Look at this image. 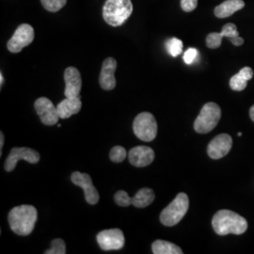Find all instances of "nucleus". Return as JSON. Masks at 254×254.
Segmentation results:
<instances>
[{"mask_svg":"<svg viewBox=\"0 0 254 254\" xmlns=\"http://www.w3.org/2000/svg\"><path fill=\"white\" fill-rule=\"evenodd\" d=\"M38 218L37 209L32 205H19L9 211V227L18 236H28L32 233Z\"/></svg>","mask_w":254,"mask_h":254,"instance_id":"1","label":"nucleus"},{"mask_svg":"<svg viewBox=\"0 0 254 254\" xmlns=\"http://www.w3.org/2000/svg\"><path fill=\"white\" fill-rule=\"evenodd\" d=\"M212 226L218 236L242 235L248 229L246 218L230 210H220L212 219Z\"/></svg>","mask_w":254,"mask_h":254,"instance_id":"2","label":"nucleus"},{"mask_svg":"<svg viewBox=\"0 0 254 254\" xmlns=\"http://www.w3.org/2000/svg\"><path fill=\"white\" fill-rule=\"evenodd\" d=\"M133 12L131 0H107L103 9V17L112 27L122 26Z\"/></svg>","mask_w":254,"mask_h":254,"instance_id":"3","label":"nucleus"},{"mask_svg":"<svg viewBox=\"0 0 254 254\" xmlns=\"http://www.w3.org/2000/svg\"><path fill=\"white\" fill-rule=\"evenodd\" d=\"M189 207V196L186 193H179L175 197V199L161 212V223L168 227L175 226L181 221L182 218L186 216Z\"/></svg>","mask_w":254,"mask_h":254,"instance_id":"4","label":"nucleus"},{"mask_svg":"<svg viewBox=\"0 0 254 254\" xmlns=\"http://www.w3.org/2000/svg\"><path fill=\"white\" fill-rule=\"evenodd\" d=\"M221 117V110L216 103H207L200 110V114L194 123V129L200 134L211 132L218 126Z\"/></svg>","mask_w":254,"mask_h":254,"instance_id":"5","label":"nucleus"},{"mask_svg":"<svg viewBox=\"0 0 254 254\" xmlns=\"http://www.w3.org/2000/svg\"><path fill=\"white\" fill-rule=\"evenodd\" d=\"M133 130L139 139L146 142L154 140L157 135V123L154 115L149 112L138 114L134 120Z\"/></svg>","mask_w":254,"mask_h":254,"instance_id":"6","label":"nucleus"},{"mask_svg":"<svg viewBox=\"0 0 254 254\" xmlns=\"http://www.w3.org/2000/svg\"><path fill=\"white\" fill-rule=\"evenodd\" d=\"M34 29L28 24L20 25L13 36L9 39L7 47L11 53H19L26 46H29L34 40Z\"/></svg>","mask_w":254,"mask_h":254,"instance_id":"7","label":"nucleus"},{"mask_svg":"<svg viewBox=\"0 0 254 254\" xmlns=\"http://www.w3.org/2000/svg\"><path fill=\"white\" fill-rule=\"evenodd\" d=\"M20 160H25L28 163L36 164L40 160V154L35 150L27 147L12 148L4 164L5 171L9 173L12 172Z\"/></svg>","mask_w":254,"mask_h":254,"instance_id":"8","label":"nucleus"},{"mask_svg":"<svg viewBox=\"0 0 254 254\" xmlns=\"http://www.w3.org/2000/svg\"><path fill=\"white\" fill-rule=\"evenodd\" d=\"M97 243L103 251H118L125 246V236L120 229H110L100 232L97 236Z\"/></svg>","mask_w":254,"mask_h":254,"instance_id":"9","label":"nucleus"},{"mask_svg":"<svg viewBox=\"0 0 254 254\" xmlns=\"http://www.w3.org/2000/svg\"><path fill=\"white\" fill-rule=\"evenodd\" d=\"M71 180L75 186L83 190L85 194V200L88 203L94 205L99 201V193L94 188L91 176L88 173L74 172L72 173Z\"/></svg>","mask_w":254,"mask_h":254,"instance_id":"10","label":"nucleus"},{"mask_svg":"<svg viewBox=\"0 0 254 254\" xmlns=\"http://www.w3.org/2000/svg\"><path fill=\"white\" fill-rule=\"evenodd\" d=\"M34 108L36 110L37 114L39 115L41 122L46 126H54L59 123V113L57 107L54 104L46 97L38 98Z\"/></svg>","mask_w":254,"mask_h":254,"instance_id":"11","label":"nucleus"},{"mask_svg":"<svg viewBox=\"0 0 254 254\" xmlns=\"http://www.w3.org/2000/svg\"><path fill=\"white\" fill-rule=\"evenodd\" d=\"M233 146V139L227 134H220L213 138L207 147V153L212 159H219L227 155Z\"/></svg>","mask_w":254,"mask_h":254,"instance_id":"12","label":"nucleus"},{"mask_svg":"<svg viewBox=\"0 0 254 254\" xmlns=\"http://www.w3.org/2000/svg\"><path fill=\"white\" fill-rule=\"evenodd\" d=\"M64 80H65V97L73 98L79 97L81 91L82 79L79 71L74 67H68L64 72Z\"/></svg>","mask_w":254,"mask_h":254,"instance_id":"13","label":"nucleus"},{"mask_svg":"<svg viewBox=\"0 0 254 254\" xmlns=\"http://www.w3.org/2000/svg\"><path fill=\"white\" fill-rule=\"evenodd\" d=\"M129 161L133 166L143 168L149 166L154 160V150L148 146H137L132 148L128 153Z\"/></svg>","mask_w":254,"mask_h":254,"instance_id":"14","label":"nucleus"},{"mask_svg":"<svg viewBox=\"0 0 254 254\" xmlns=\"http://www.w3.org/2000/svg\"><path fill=\"white\" fill-rule=\"evenodd\" d=\"M117 69V62L113 58H108L105 60L101 70L99 82L102 89L106 91H111L116 86V79L114 76Z\"/></svg>","mask_w":254,"mask_h":254,"instance_id":"15","label":"nucleus"},{"mask_svg":"<svg viewBox=\"0 0 254 254\" xmlns=\"http://www.w3.org/2000/svg\"><path fill=\"white\" fill-rule=\"evenodd\" d=\"M80 99V96L73 98L66 97L64 100L62 101L57 106L60 119L70 118L74 114L78 113L81 110L82 103Z\"/></svg>","mask_w":254,"mask_h":254,"instance_id":"16","label":"nucleus"},{"mask_svg":"<svg viewBox=\"0 0 254 254\" xmlns=\"http://www.w3.org/2000/svg\"><path fill=\"white\" fill-rule=\"evenodd\" d=\"M245 2L243 0H226L215 8V15L218 18H226L236 11L243 9Z\"/></svg>","mask_w":254,"mask_h":254,"instance_id":"17","label":"nucleus"},{"mask_svg":"<svg viewBox=\"0 0 254 254\" xmlns=\"http://www.w3.org/2000/svg\"><path fill=\"white\" fill-rule=\"evenodd\" d=\"M254 77V71L250 67H244L235 74L230 80V87L232 90L236 91L245 90L248 81Z\"/></svg>","mask_w":254,"mask_h":254,"instance_id":"18","label":"nucleus"},{"mask_svg":"<svg viewBox=\"0 0 254 254\" xmlns=\"http://www.w3.org/2000/svg\"><path fill=\"white\" fill-rule=\"evenodd\" d=\"M155 195L153 190L144 188L137 191L132 198V205L136 208H145L154 201Z\"/></svg>","mask_w":254,"mask_h":254,"instance_id":"19","label":"nucleus"},{"mask_svg":"<svg viewBox=\"0 0 254 254\" xmlns=\"http://www.w3.org/2000/svg\"><path fill=\"white\" fill-rule=\"evenodd\" d=\"M152 251L154 254H182L181 248L172 242L156 240L152 245Z\"/></svg>","mask_w":254,"mask_h":254,"instance_id":"20","label":"nucleus"},{"mask_svg":"<svg viewBox=\"0 0 254 254\" xmlns=\"http://www.w3.org/2000/svg\"><path fill=\"white\" fill-rule=\"evenodd\" d=\"M220 33L222 36L228 38L233 43L234 46H240L244 44V40L241 37H239L237 27L235 24H232V23L226 24L224 27H222Z\"/></svg>","mask_w":254,"mask_h":254,"instance_id":"21","label":"nucleus"},{"mask_svg":"<svg viewBox=\"0 0 254 254\" xmlns=\"http://www.w3.org/2000/svg\"><path fill=\"white\" fill-rule=\"evenodd\" d=\"M167 49L173 57H177L183 52V42L177 38H173L167 42Z\"/></svg>","mask_w":254,"mask_h":254,"instance_id":"22","label":"nucleus"},{"mask_svg":"<svg viewBox=\"0 0 254 254\" xmlns=\"http://www.w3.org/2000/svg\"><path fill=\"white\" fill-rule=\"evenodd\" d=\"M127 150L122 146H115L111 149L109 153V157L111 161L115 163H121L123 162L127 157Z\"/></svg>","mask_w":254,"mask_h":254,"instance_id":"23","label":"nucleus"},{"mask_svg":"<svg viewBox=\"0 0 254 254\" xmlns=\"http://www.w3.org/2000/svg\"><path fill=\"white\" fill-rule=\"evenodd\" d=\"M45 9L51 12H57L63 9L67 3V0H41Z\"/></svg>","mask_w":254,"mask_h":254,"instance_id":"24","label":"nucleus"},{"mask_svg":"<svg viewBox=\"0 0 254 254\" xmlns=\"http://www.w3.org/2000/svg\"><path fill=\"white\" fill-rule=\"evenodd\" d=\"M46 254H66V246L65 242L61 238L54 239L51 242V248L47 250Z\"/></svg>","mask_w":254,"mask_h":254,"instance_id":"25","label":"nucleus"},{"mask_svg":"<svg viewBox=\"0 0 254 254\" xmlns=\"http://www.w3.org/2000/svg\"><path fill=\"white\" fill-rule=\"evenodd\" d=\"M114 200L115 202L122 207H127L129 205H132V198L128 195L127 191H117L114 195Z\"/></svg>","mask_w":254,"mask_h":254,"instance_id":"26","label":"nucleus"},{"mask_svg":"<svg viewBox=\"0 0 254 254\" xmlns=\"http://www.w3.org/2000/svg\"><path fill=\"white\" fill-rule=\"evenodd\" d=\"M222 38L223 36L221 35V33H218V32L210 33L208 36L206 37V45L211 49L218 48L221 45Z\"/></svg>","mask_w":254,"mask_h":254,"instance_id":"27","label":"nucleus"},{"mask_svg":"<svg viewBox=\"0 0 254 254\" xmlns=\"http://www.w3.org/2000/svg\"><path fill=\"white\" fill-rule=\"evenodd\" d=\"M198 56V50L196 48H189L184 54V61L187 64H192Z\"/></svg>","mask_w":254,"mask_h":254,"instance_id":"28","label":"nucleus"},{"mask_svg":"<svg viewBox=\"0 0 254 254\" xmlns=\"http://www.w3.org/2000/svg\"><path fill=\"white\" fill-rule=\"evenodd\" d=\"M198 0H181V8L184 11L190 12L197 8Z\"/></svg>","mask_w":254,"mask_h":254,"instance_id":"29","label":"nucleus"},{"mask_svg":"<svg viewBox=\"0 0 254 254\" xmlns=\"http://www.w3.org/2000/svg\"><path fill=\"white\" fill-rule=\"evenodd\" d=\"M4 146V134L0 133V155H2V149Z\"/></svg>","mask_w":254,"mask_h":254,"instance_id":"30","label":"nucleus"},{"mask_svg":"<svg viewBox=\"0 0 254 254\" xmlns=\"http://www.w3.org/2000/svg\"><path fill=\"white\" fill-rule=\"evenodd\" d=\"M250 116H251V119L254 122V105L250 109Z\"/></svg>","mask_w":254,"mask_h":254,"instance_id":"31","label":"nucleus"},{"mask_svg":"<svg viewBox=\"0 0 254 254\" xmlns=\"http://www.w3.org/2000/svg\"><path fill=\"white\" fill-rule=\"evenodd\" d=\"M3 82H4V77H3V74L1 73H0V86L3 85Z\"/></svg>","mask_w":254,"mask_h":254,"instance_id":"32","label":"nucleus"}]
</instances>
